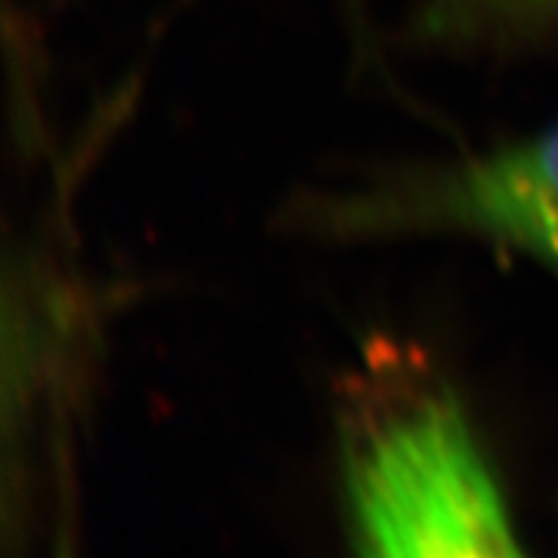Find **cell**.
I'll return each mask as SVG.
<instances>
[{
  "label": "cell",
  "instance_id": "2",
  "mask_svg": "<svg viewBox=\"0 0 558 558\" xmlns=\"http://www.w3.org/2000/svg\"><path fill=\"white\" fill-rule=\"evenodd\" d=\"M558 24V0H418L411 39L442 52H494Z\"/></svg>",
  "mask_w": 558,
  "mask_h": 558
},
{
  "label": "cell",
  "instance_id": "1",
  "mask_svg": "<svg viewBox=\"0 0 558 558\" xmlns=\"http://www.w3.org/2000/svg\"><path fill=\"white\" fill-rule=\"evenodd\" d=\"M347 228H429L488 239L558 277V124L509 148L341 207Z\"/></svg>",
  "mask_w": 558,
  "mask_h": 558
}]
</instances>
